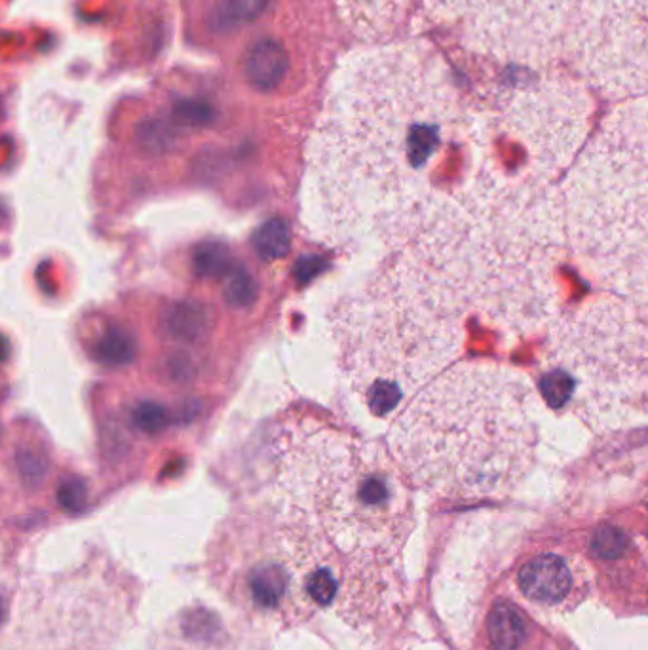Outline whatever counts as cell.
Listing matches in <instances>:
<instances>
[{
  "label": "cell",
  "mask_w": 648,
  "mask_h": 650,
  "mask_svg": "<svg viewBox=\"0 0 648 650\" xmlns=\"http://www.w3.org/2000/svg\"><path fill=\"white\" fill-rule=\"evenodd\" d=\"M86 498V487L78 479H67L59 487V502L67 510H78Z\"/></svg>",
  "instance_id": "20"
},
{
  "label": "cell",
  "mask_w": 648,
  "mask_h": 650,
  "mask_svg": "<svg viewBox=\"0 0 648 650\" xmlns=\"http://www.w3.org/2000/svg\"><path fill=\"white\" fill-rule=\"evenodd\" d=\"M229 253L223 246H206L198 249L194 267L200 276H221L229 270Z\"/></svg>",
  "instance_id": "16"
},
{
  "label": "cell",
  "mask_w": 648,
  "mask_h": 650,
  "mask_svg": "<svg viewBox=\"0 0 648 650\" xmlns=\"http://www.w3.org/2000/svg\"><path fill=\"white\" fill-rule=\"evenodd\" d=\"M517 584L533 601L559 603L571 592V571L561 557L540 555L521 569Z\"/></svg>",
  "instance_id": "8"
},
{
  "label": "cell",
  "mask_w": 648,
  "mask_h": 650,
  "mask_svg": "<svg viewBox=\"0 0 648 650\" xmlns=\"http://www.w3.org/2000/svg\"><path fill=\"white\" fill-rule=\"evenodd\" d=\"M571 377L563 371H553L542 379V394L553 405H561L571 398Z\"/></svg>",
  "instance_id": "18"
},
{
  "label": "cell",
  "mask_w": 648,
  "mask_h": 650,
  "mask_svg": "<svg viewBox=\"0 0 648 650\" xmlns=\"http://www.w3.org/2000/svg\"><path fill=\"white\" fill-rule=\"evenodd\" d=\"M135 356L134 337L118 327L107 329L94 345V358L107 367L130 364Z\"/></svg>",
  "instance_id": "12"
},
{
  "label": "cell",
  "mask_w": 648,
  "mask_h": 650,
  "mask_svg": "<svg viewBox=\"0 0 648 650\" xmlns=\"http://www.w3.org/2000/svg\"><path fill=\"white\" fill-rule=\"evenodd\" d=\"M270 498L280 550L308 599L356 630L390 620L413 506L381 447L314 419L286 422L272 445Z\"/></svg>",
  "instance_id": "2"
},
{
  "label": "cell",
  "mask_w": 648,
  "mask_h": 650,
  "mask_svg": "<svg viewBox=\"0 0 648 650\" xmlns=\"http://www.w3.org/2000/svg\"><path fill=\"white\" fill-rule=\"evenodd\" d=\"M432 14L455 23L479 52L540 58L552 48L572 0H426Z\"/></svg>",
  "instance_id": "6"
},
{
  "label": "cell",
  "mask_w": 648,
  "mask_h": 650,
  "mask_svg": "<svg viewBox=\"0 0 648 650\" xmlns=\"http://www.w3.org/2000/svg\"><path fill=\"white\" fill-rule=\"evenodd\" d=\"M489 635L495 650H517L525 637V620L510 603H496L489 614Z\"/></svg>",
  "instance_id": "10"
},
{
  "label": "cell",
  "mask_w": 648,
  "mask_h": 650,
  "mask_svg": "<svg viewBox=\"0 0 648 650\" xmlns=\"http://www.w3.org/2000/svg\"><path fill=\"white\" fill-rule=\"evenodd\" d=\"M411 0H335L344 23L362 39L386 37L398 23Z\"/></svg>",
  "instance_id": "7"
},
{
  "label": "cell",
  "mask_w": 648,
  "mask_h": 650,
  "mask_svg": "<svg viewBox=\"0 0 648 650\" xmlns=\"http://www.w3.org/2000/svg\"><path fill=\"white\" fill-rule=\"evenodd\" d=\"M464 120L447 65L419 44L344 59L308 147L314 221L337 244L407 242L430 219V177Z\"/></svg>",
  "instance_id": "1"
},
{
  "label": "cell",
  "mask_w": 648,
  "mask_h": 650,
  "mask_svg": "<svg viewBox=\"0 0 648 650\" xmlns=\"http://www.w3.org/2000/svg\"><path fill=\"white\" fill-rule=\"evenodd\" d=\"M591 550H593V554L599 555L603 559H618L628 550V536L616 527L605 525L593 536Z\"/></svg>",
  "instance_id": "14"
},
{
  "label": "cell",
  "mask_w": 648,
  "mask_h": 650,
  "mask_svg": "<svg viewBox=\"0 0 648 650\" xmlns=\"http://www.w3.org/2000/svg\"><path fill=\"white\" fill-rule=\"evenodd\" d=\"M268 0H227V16L238 23L259 20L267 10Z\"/></svg>",
  "instance_id": "19"
},
{
  "label": "cell",
  "mask_w": 648,
  "mask_h": 650,
  "mask_svg": "<svg viewBox=\"0 0 648 650\" xmlns=\"http://www.w3.org/2000/svg\"><path fill=\"white\" fill-rule=\"evenodd\" d=\"M571 46L593 86L616 96L648 92V0H578Z\"/></svg>",
  "instance_id": "5"
},
{
  "label": "cell",
  "mask_w": 648,
  "mask_h": 650,
  "mask_svg": "<svg viewBox=\"0 0 648 650\" xmlns=\"http://www.w3.org/2000/svg\"><path fill=\"white\" fill-rule=\"evenodd\" d=\"M255 293H257V287L246 270L236 268L234 272H230L227 289H225L227 303L238 306V308H246L255 301Z\"/></svg>",
  "instance_id": "15"
},
{
  "label": "cell",
  "mask_w": 648,
  "mask_h": 650,
  "mask_svg": "<svg viewBox=\"0 0 648 650\" xmlns=\"http://www.w3.org/2000/svg\"><path fill=\"white\" fill-rule=\"evenodd\" d=\"M208 314L200 305L179 303L168 310L166 327L179 341H198L208 331Z\"/></svg>",
  "instance_id": "11"
},
{
  "label": "cell",
  "mask_w": 648,
  "mask_h": 650,
  "mask_svg": "<svg viewBox=\"0 0 648 650\" xmlns=\"http://www.w3.org/2000/svg\"><path fill=\"white\" fill-rule=\"evenodd\" d=\"M134 424L147 434L160 432L168 424V411L158 403H139L134 411Z\"/></svg>",
  "instance_id": "17"
},
{
  "label": "cell",
  "mask_w": 648,
  "mask_h": 650,
  "mask_svg": "<svg viewBox=\"0 0 648 650\" xmlns=\"http://www.w3.org/2000/svg\"><path fill=\"white\" fill-rule=\"evenodd\" d=\"M525 417L510 379L464 367L420 390L392 422L388 441L420 485L477 495L521 468L529 449Z\"/></svg>",
  "instance_id": "3"
},
{
  "label": "cell",
  "mask_w": 648,
  "mask_h": 650,
  "mask_svg": "<svg viewBox=\"0 0 648 650\" xmlns=\"http://www.w3.org/2000/svg\"><path fill=\"white\" fill-rule=\"evenodd\" d=\"M289 58L286 48L274 39L257 40L244 59V75L257 90H274L286 78Z\"/></svg>",
  "instance_id": "9"
},
{
  "label": "cell",
  "mask_w": 648,
  "mask_h": 650,
  "mask_svg": "<svg viewBox=\"0 0 648 650\" xmlns=\"http://www.w3.org/2000/svg\"><path fill=\"white\" fill-rule=\"evenodd\" d=\"M253 248L265 261L282 259L291 248V230L284 219H270L253 236Z\"/></svg>",
  "instance_id": "13"
},
{
  "label": "cell",
  "mask_w": 648,
  "mask_h": 650,
  "mask_svg": "<svg viewBox=\"0 0 648 650\" xmlns=\"http://www.w3.org/2000/svg\"><path fill=\"white\" fill-rule=\"evenodd\" d=\"M574 194L603 196L582 217L593 248L628 257L648 248V97L620 107L584 154Z\"/></svg>",
  "instance_id": "4"
}]
</instances>
